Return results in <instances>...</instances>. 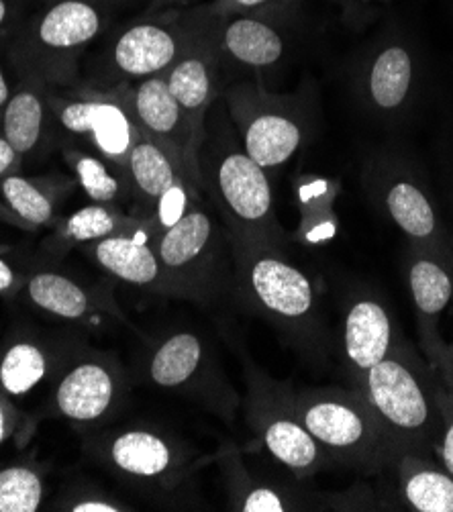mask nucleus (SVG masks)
<instances>
[{
	"mask_svg": "<svg viewBox=\"0 0 453 512\" xmlns=\"http://www.w3.org/2000/svg\"><path fill=\"white\" fill-rule=\"evenodd\" d=\"M223 64L266 70L278 66L288 49L286 33L272 15L211 17Z\"/></svg>",
	"mask_w": 453,
	"mask_h": 512,
	"instance_id": "4be33fe9",
	"label": "nucleus"
},
{
	"mask_svg": "<svg viewBox=\"0 0 453 512\" xmlns=\"http://www.w3.org/2000/svg\"><path fill=\"white\" fill-rule=\"evenodd\" d=\"M203 200V194L196 192L184 178H178L158 200L154 213L149 215L151 223H154L156 235L176 225L192 207L194 202Z\"/></svg>",
	"mask_w": 453,
	"mask_h": 512,
	"instance_id": "473e14b6",
	"label": "nucleus"
},
{
	"mask_svg": "<svg viewBox=\"0 0 453 512\" xmlns=\"http://www.w3.org/2000/svg\"><path fill=\"white\" fill-rule=\"evenodd\" d=\"M151 223L149 217H141L135 213H125L119 204H103L90 202L86 207L62 215L60 221L49 229V233L41 241V251L47 258L58 260L72 249H80L88 243L107 239L113 235L135 233Z\"/></svg>",
	"mask_w": 453,
	"mask_h": 512,
	"instance_id": "bb28decb",
	"label": "nucleus"
},
{
	"mask_svg": "<svg viewBox=\"0 0 453 512\" xmlns=\"http://www.w3.org/2000/svg\"><path fill=\"white\" fill-rule=\"evenodd\" d=\"M47 92L49 88L41 82L17 78L3 123H0V135L13 145L23 162L47 156L60 137Z\"/></svg>",
	"mask_w": 453,
	"mask_h": 512,
	"instance_id": "393cba45",
	"label": "nucleus"
},
{
	"mask_svg": "<svg viewBox=\"0 0 453 512\" xmlns=\"http://www.w3.org/2000/svg\"><path fill=\"white\" fill-rule=\"evenodd\" d=\"M300 0H213L207 7H198L207 17H231V15H272L280 17L284 11H292Z\"/></svg>",
	"mask_w": 453,
	"mask_h": 512,
	"instance_id": "72a5a7b5",
	"label": "nucleus"
},
{
	"mask_svg": "<svg viewBox=\"0 0 453 512\" xmlns=\"http://www.w3.org/2000/svg\"><path fill=\"white\" fill-rule=\"evenodd\" d=\"M88 341L74 331L13 327L0 343V394L23 398L54 376Z\"/></svg>",
	"mask_w": 453,
	"mask_h": 512,
	"instance_id": "dca6fc26",
	"label": "nucleus"
},
{
	"mask_svg": "<svg viewBox=\"0 0 453 512\" xmlns=\"http://www.w3.org/2000/svg\"><path fill=\"white\" fill-rule=\"evenodd\" d=\"M19 9H21L19 0H0V43L3 45L11 35V31L21 21Z\"/></svg>",
	"mask_w": 453,
	"mask_h": 512,
	"instance_id": "58836bf2",
	"label": "nucleus"
},
{
	"mask_svg": "<svg viewBox=\"0 0 453 512\" xmlns=\"http://www.w3.org/2000/svg\"><path fill=\"white\" fill-rule=\"evenodd\" d=\"M129 94L141 133L154 139L172 158L182 178L200 192L198 151L203 139L194 133L186 113L170 92L164 74L133 82Z\"/></svg>",
	"mask_w": 453,
	"mask_h": 512,
	"instance_id": "a211bd4d",
	"label": "nucleus"
},
{
	"mask_svg": "<svg viewBox=\"0 0 453 512\" xmlns=\"http://www.w3.org/2000/svg\"><path fill=\"white\" fill-rule=\"evenodd\" d=\"M154 223L135 231L113 235L80 247L86 258L109 276L164 296L166 282L160 258L154 247Z\"/></svg>",
	"mask_w": 453,
	"mask_h": 512,
	"instance_id": "5701e85b",
	"label": "nucleus"
},
{
	"mask_svg": "<svg viewBox=\"0 0 453 512\" xmlns=\"http://www.w3.org/2000/svg\"><path fill=\"white\" fill-rule=\"evenodd\" d=\"M25 166L23 158L13 149V145L0 135V180L21 172Z\"/></svg>",
	"mask_w": 453,
	"mask_h": 512,
	"instance_id": "ea45409f",
	"label": "nucleus"
},
{
	"mask_svg": "<svg viewBox=\"0 0 453 512\" xmlns=\"http://www.w3.org/2000/svg\"><path fill=\"white\" fill-rule=\"evenodd\" d=\"M35 421L27 417L13 398L0 394V447L13 439H25L31 435Z\"/></svg>",
	"mask_w": 453,
	"mask_h": 512,
	"instance_id": "c9c22d12",
	"label": "nucleus"
},
{
	"mask_svg": "<svg viewBox=\"0 0 453 512\" xmlns=\"http://www.w3.org/2000/svg\"><path fill=\"white\" fill-rule=\"evenodd\" d=\"M33 309L66 323L117 321L133 329L109 284H92L56 266H35L25 276L21 294Z\"/></svg>",
	"mask_w": 453,
	"mask_h": 512,
	"instance_id": "f3484780",
	"label": "nucleus"
},
{
	"mask_svg": "<svg viewBox=\"0 0 453 512\" xmlns=\"http://www.w3.org/2000/svg\"><path fill=\"white\" fill-rule=\"evenodd\" d=\"M225 488L227 508L237 512H294L321 506L305 492L251 472L235 441H223L213 455Z\"/></svg>",
	"mask_w": 453,
	"mask_h": 512,
	"instance_id": "412c9836",
	"label": "nucleus"
},
{
	"mask_svg": "<svg viewBox=\"0 0 453 512\" xmlns=\"http://www.w3.org/2000/svg\"><path fill=\"white\" fill-rule=\"evenodd\" d=\"M62 158L90 202L119 204V207L125 202H133L127 174L100 158L98 153L78 145H64Z\"/></svg>",
	"mask_w": 453,
	"mask_h": 512,
	"instance_id": "c756f323",
	"label": "nucleus"
},
{
	"mask_svg": "<svg viewBox=\"0 0 453 512\" xmlns=\"http://www.w3.org/2000/svg\"><path fill=\"white\" fill-rule=\"evenodd\" d=\"M76 180L66 176H23L21 172L0 180V221L25 231L52 229L62 217V204L72 194Z\"/></svg>",
	"mask_w": 453,
	"mask_h": 512,
	"instance_id": "b1692460",
	"label": "nucleus"
},
{
	"mask_svg": "<svg viewBox=\"0 0 453 512\" xmlns=\"http://www.w3.org/2000/svg\"><path fill=\"white\" fill-rule=\"evenodd\" d=\"M45 466L17 462L0 466V512H39L45 504Z\"/></svg>",
	"mask_w": 453,
	"mask_h": 512,
	"instance_id": "7c9ffc66",
	"label": "nucleus"
},
{
	"mask_svg": "<svg viewBox=\"0 0 453 512\" xmlns=\"http://www.w3.org/2000/svg\"><path fill=\"white\" fill-rule=\"evenodd\" d=\"M198 11V25L180 58L164 74L170 92L186 113L194 133L205 139V123L221 98V68L225 66L213 35V19Z\"/></svg>",
	"mask_w": 453,
	"mask_h": 512,
	"instance_id": "6ab92c4d",
	"label": "nucleus"
},
{
	"mask_svg": "<svg viewBox=\"0 0 453 512\" xmlns=\"http://www.w3.org/2000/svg\"><path fill=\"white\" fill-rule=\"evenodd\" d=\"M129 86L127 82L111 88L74 84L47 92L58 129L86 141L90 151L125 174L131 149L141 137Z\"/></svg>",
	"mask_w": 453,
	"mask_h": 512,
	"instance_id": "ddd939ff",
	"label": "nucleus"
},
{
	"mask_svg": "<svg viewBox=\"0 0 453 512\" xmlns=\"http://www.w3.org/2000/svg\"><path fill=\"white\" fill-rule=\"evenodd\" d=\"M221 98L243 149L268 174L288 164L309 139L313 113L302 90L274 94L260 82H239Z\"/></svg>",
	"mask_w": 453,
	"mask_h": 512,
	"instance_id": "9d476101",
	"label": "nucleus"
},
{
	"mask_svg": "<svg viewBox=\"0 0 453 512\" xmlns=\"http://www.w3.org/2000/svg\"><path fill=\"white\" fill-rule=\"evenodd\" d=\"M127 178L131 186V198L135 204V215L149 217L154 213L160 196L178 180L182 174L168 153L147 135L141 133L139 141L131 149L127 162Z\"/></svg>",
	"mask_w": 453,
	"mask_h": 512,
	"instance_id": "c85d7f7f",
	"label": "nucleus"
},
{
	"mask_svg": "<svg viewBox=\"0 0 453 512\" xmlns=\"http://www.w3.org/2000/svg\"><path fill=\"white\" fill-rule=\"evenodd\" d=\"M405 262L421 345L429 353L441 341L439 319L453 300V260L409 245Z\"/></svg>",
	"mask_w": 453,
	"mask_h": 512,
	"instance_id": "a878e982",
	"label": "nucleus"
},
{
	"mask_svg": "<svg viewBox=\"0 0 453 512\" xmlns=\"http://www.w3.org/2000/svg\"><path fill=\"white\" fill-rule=\"evenodd\" d=\"M402 341L392 311L376 294L356 292L351 296L341 323V360L351 388Z\"/></svg>",
	"mask_w": 453,
	"mask_h": 512,
	"instance_id": "aec40b11",
	"label": "nucleus"
},
{
	"mask_svg": "<svg viewBox=\"0 0 453 512\" xmlns=\"http://www.w3.org/2000/svg\"><path fill=\"white\" fill-rule=\"evenodd\" d=\"M445 188H447V196H449V202H451V211H453V160L449 162L447 166V178H445ZM453 235V233H451Z\"/></svg>",
	"mask_w": 453,
	"mask_h": 512,
	"instance_id": "37998d69",
	"label": "nucleus"
},
{
	"mask_svg": "<svg viewBox=\"0 0 453 512\" xmlns=\"http://www.w3.org/2000/svg\"><path fill=\"white\" fill-rule=\"evenodd\" d=\"M92 3H98V5H103V7H111V5H121L123 0H92Z\"/></svg>",
	"mask_w": 453,
	"mask_h": 512,
	"instance_id": "c03bdc74",
	"label": "nucleus"
},
{
	"mask_svg": "<svg viewBox=\"0 0 453 512\" xmlns=\"http://www.w3.org/2000/svg\"><path fill=\"white\" fill-rule=\"evenodd\" d=\"M86 455L121 484L158 502L180 504L207 459L176 433L147 423L100 427Z\"/></svg>",
	"mask_w": 453,
	"mask_h": 512,
	"instance_id": "20e7f679",
	"label": "nucleus"
},
{
	"mask_svg": "<svg viewBox=\"0 0 453 512\" xmlns=\"http://www.w3.org/2000/svg\"><path fill=\"white\" fill-rule=\"evenodd\" d=\"M362 184L374 207L409 245L453 260V235L429 184L413 164L396 153L376 151L364 162Z\"/></svg>",
	"mask_w": 453,
	"mask_h": 512,
	"instance_id": "9b49d317",
	"label": "nucleus"
},
{
	"mask_svg": "<svg viewBox=\"0 0 453 512\" xmlns=\"http://www.w3.org/2000/svg\"><path fill=\"white\" fill-rule=\"evenodd\" d=\"M139 376L151 388L190 400L227 425L241 411V394L196 331H170L151 341L141 355Z\"/></svg>",
	"mask_w": 453,
	"mask_h": 512,
	"instance_id": "1a4fd4ad",
	"label": "nucleus"
},
{
	"mask_svg": "<svg viewBox=\"0 0 453 512\" xmlns=\"http://www.w3.org/2000/svg\"><path fill=\"white\" fill-rule=\"evenodd\" d=\"M435 398L441 417V431L437 443V462L453 476V390L447 388L439 378L435 384Z\"/></svg>",
	"mask_w": 453,
	"mask_h": 512,
	"instance_id": "f704fd0d",
	"label": "nucleus"
},
{
	"mask_svg": "<svg viewBox=\"0 0 453 512\" xmlns=\"http://www.w3.org/2000/svg\"><path fill=\"white\" fill-rule=\"evenodd\" d=\"M27 272L19 270L13 262L0 258V296H19L25 286Z\"/></svg>",
	"mask_w": 453,
	"mask_h": 512,
	"instance_id": "4c0bfd02",
	"label": "nucleus"
},
{
	"mask_svg": "<svg viewBox=\"0 0 453 512\" xmlns=\"http://www.w3.org/2000/svg\"><path fill=\"white\" fill-rule=\"evenodd\" d=\"M396 468L398 494L417 512H453V476L431 455L400 451Z\"/></svg>",
	"mask_w": 453,
	"mask_h": 512,
	"instance_id": "cd10ccee",
	"label": "nucleus"
},
{
	"mask_svg": "<svg viewBox=\"0 0 453 512\" xmlns=\"http://www.w3.org/2000/svg\"><path fill=\"white\" fill-rule=\"evenodd\" d=\"M129 388L117 353L84 345L49 382L39 417L88 429L107 427L125 406Z\"/></svg>",
	"mask_w": 453,
	"mask_h": 512,
	"instance_id": "f8f14e48",
	"label": "nucleus"
},
{
	"mask_svg": "<svg viewBox=\"0 0 453 512\" xmlns=\"http://www.w3.org/2000/svg\"><path fill=\"white\" fill-rule=\"evenodd\" d=\"M198 19V11L168 9L125 25L100 58L96 80L88 84L111 88L166 74L190 41Z\"/></svg>",
	"mask_w": 453,
	"mask_h": 512,
	"instance_id": "4468645a",
	"label": "nucleus"
},
{
	"mask_svg": "<svg viewBox=\"0 0 453 512\" xmlns=\"http://www.w3.org/2000/svg\"><path fill=\"white\" fill-rule=\"evenodd\" d=\"M190 0H151L149 5V13H160V11H168V9H176L182 5H188Z\"/></svg>",
	"mask_w": 453,
	"mask_h": 512,
	"instance_id": "79ce46f5",
	"label": "nucleus"
},
{
	"mask_svg": "<svg viewBox=\"0 0 453 512\" xmlns=\"http://www.w3.org/2000/svg\"><path fill=\"white\" fill-rule=\"evenodd\" d=\"M435 384L433 368L402 341L354 390L372 406L396 455L400 451L437 455L441 417Z\"/></svg>",
	"mask_w": 453,
	"mask_h": 512,
	"instance_id": "39448f33",
	"label": "nucleus"
},
{
	"mask_svg": "<svg viewBox=\"0 0 453 512\" xmlns=\"http://www.w3.org/2000/svg\"><path fill=\"white\" fill-rule=\"evenodd\" d=\"M109 21V9L92 0H49L17 23L3 54L15 78L68 88L78 82L82 56L107 31Z\"/></svg>",
	"mask_w": 453,
	"mask_h": 512,
	"instance_id": "7ed1b4c3",
	"label": "nucleus"
},
{
	"mask_svg": "<svg viewBox=\"0 0 453 512\" xmlns=\"http://www.w3.org/2000/svg\"><path fill=\"white\" fill-rule=\"evenodd\" d=\"M245 394L243 419L254 443L296 480H309L333 466L327 451L302 425L290 382L272 378L245 351H239Z\"/></svg>",
	"mask_w": 453,
	"mask_h": 512,
	"instance_id": "6e6552de",
	"label": "nucleus"
},
{
	"mask_svg": "<svg viewBox=\"0 0 453 512\" xmlns=\"http://www.w3.org/2000/svg\"><path fill=\"white\" fill-rule=\"evenodd\" d=\"M427 360L435 372V376L453 390V345L443 343V339L429 351L425 353Z\"/></svg>",
	"mask_w": 453,
	"mask_h": 512,
	"instance_id": "e433bc0d",
	"label": "nucleus"
},
{
	"mask_svg": "<svg viewBox=\"0 0 453 512\" xmlns=\"http://www.w3.org/2000/svg\"><path fill=\"white\" fill-rule=\"evenodd\" d=\"M213 127L205 123V139L198 151L200 192L211 198L229 235L286 245V229L278 221L270 174L243 149L237 133L227 125L223 98L215 102Z\"/></svg>",
	"mask_w": 453,
	"mask_h": 512,
	"instance_id": "f03ea898",
	"label": "nucleus"
},
{
	"mask_svg": "<svg viewBox=\"0 0 453 512\" xmlns=\"http://www.w3.org/2000/svg\"><path fill=\"white\" fill-rule=\"evenodd\" d=\"M3 43H0V123H3V117H5V111L9 107V100H11V94H13V88L9 84V78L5 74V66H3Z\"/></svg>",
	"mask_w": 453,
	"mask_h": 512,
	"instance_id": "a19ab883",
	"label": "nucleus"
},
{
	"mask_svg": "<svg viewBox=\"0 0 453 512\" xmlns=\"http://www.w3.org/2000/svg\"><path fill=\"white\" fill-rule=\"evenodd\" d=\"M423 86L417 47L402 35L380 39L356 68L354 90L366 113L382 121L405 117Z\"/></svg>",
	"mask_w": 453,
	"mask_h": 512,
	"instance_id": "2eb2a0df",
	"label": "nucleus"
},
{
	"mask_svg": "<svg viewBox=\"0 0 453 512\" xmlns=\"http://www.w3.org/2000/svg\"><path fill=\"white\" fill-rule=\"evenodd\" d=\"M52 510L60 512H131L135 510L113 492L88 480H72L52 500Z\"/></svg>",
	"mask_w": 453,
	"mask_h": 512,
	"instance_id": "2f4dec72",
	"label": "nucleus"
},
{
	"mask_svg": "<svg viewBox=\"0 0 453 512\" xmlns=\"http://www.w3.org/2000/svg\"><path fill=\"white\" fill-rule=\"evenodd\" d=\"M164 270V296L213 304L231 294L233 255L227 229L219 227L205 209L194 202L188 213L154 239Z\"/></svg>",
	"mask_w": 453,
	"mask_h": 512,
	"instance_id": "0eeeda50",
	"label": "nucleus"
},
{
	"mask_svg": "<svg viewBox=\"0 0 453 512\" xmlns=\"http://www.w3.org/2000/svg\"><path fill=\"white\" fill-rule=\"evenodd\" d=\"M231 294L264 319L309 364H327L331 335L313 278L296 266L286 245L229 235Z\"/></svg>",
	"mask_w": 453,
	"mask_h": 512,
	"instance_id": "f257e3e1",
	"label": "nucleus"
},
{
	"mask_svg": "<svg viewBox=\"0 0 453 512\" xmlns=\"http://www.w3.org/2000/svg\"><path fill=\"white\" fill-rule=\"evenodd\" d=\"M296 413L327 451L333 466L351 468L364 474L380 472L394 462V447L358 390L337 386L294 388Z\"/></svg>",
	"mask_w": 453,
	"mask_h": 512,
	"instance_id": "423d86ee",
	"label": "nucleus"
}]
</instances>
